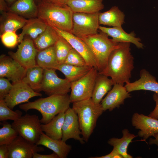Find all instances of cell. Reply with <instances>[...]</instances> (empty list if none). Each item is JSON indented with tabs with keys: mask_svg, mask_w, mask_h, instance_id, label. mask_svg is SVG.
Listing matches in <instances>:
<instances>
[{
	"mask_svg": "<svg viewBox=\"0 0 158 158\" xmlns=\"http://www.w3.org/2000/svg\"><path fill=\"white\" fill-rule=\"evenodd\" d=\"M130 44L119 42L118 47L112 51L109 57L107 68L103 74L110 77L115 84L124 85L130 82L131 72L134 68Z\"/></svg>",
	"mask_w": 158,
	"mask_h": 158,
	"instance_id": "6da1fadb",
	"label": "cell"
},
{
	"mask_svg": "<svg viewBox=\"0 0 158 158\" xmlns=\"http://www.w3.org/2000/svg\"><path fill=\"white\" fill-rule=\"evenodd\" d=\"M71 103L68 94L54 95L20 105L19 108L26 112L31 109L38 111L42 115L41 123L46 124L58 114L65 112Z\"/></svg>",
	"mask_w": 158,
	"mask_h": 158,
	"instance_id": "7a4b0ae2",
	"label": "cell"
},
{
	"mask_svg": "<svg viewBox=\"0 0 158 158\" xmlns=\"http://www.w3.org/2000/svg\"><path fill=\"white\" fill-rule=\"evenodd\" d=\"M37 4V18L48 25L71 32L73 13L67 5L58 6L42 0Z\"/></svg>",
	"mask_w": 158,
	"mask_h": 158,
	"instance_id": "3957f363",
	"label": "cell"
},
{
	"mask_svg": "<svg viewBox=\"0 0 158 158\" xmlns=\"http://www.w3.org/2000/svg\"><path fill=\"white\" fill-rule=\"evenodd\" d=\"M72 108L78 115L82 137L87 142L104 111L101 105L95 103L90 98L73 103Z\"/></svg>",
	"mask_w": 158,
	"mask_h": 158,
	"instance_id": "277c9868",
	"label": "cell"
},
{
	"mask_svg": "<svg viewBox=\"0 0 158 158\" xmlns=\"http://www.w3.org/2000/svg\"><path fill=\"white\" fill-rule=\"evenodd\" d=\"M108 36L100 31L96 34L80 38L90 48L95 58L98 72L103 74L106 70L111 53L119 46V43L114 42Z\"/></svg>",
	"mask_w": 158,
	"mask_h": 158,
	"instance_id": "5b68a950",
	"label": "cell"
},
{
	"mask_svg": "<svg viewBox=\"0 0 158 158\" xmlns=\"http://www.w3.org/2000/svg\"><path fill=\"white\" fill-rule=\"evenodd\" d=\"M41 124L37 116L26 114L14 121L11 125L19 135L29 142L36 144L43 132Z\"/></svg>",
	"mask_w": 158,
	"mask_h": 158,
	"instance_id": "8992f818",
	"label": "cell"
},
{
	"mask_svg": "<svg viewBox=\"0 0 158 158\" xmlns=\"http://www.w3.org/2000/svg\"><path fill=\"white\" fill-rule=\"evenodd\" d=\"M98 73L97 69L93 67L81 78L71 83L69 95L71 103L91 98Z\"/></svg>",
	"mask_w": 158,
	"mask_h": 158,
	"instance_id": "52a82bcc",
	"label": "cell"
},
{
	"mask_svg": "<svg viewBox=\"0 0 158 158\" xmlns=\"http://www.w3.org/2000/svg\"><path fill=\"white\" fill-rule=\"evenodd\" d=\"M99 13H73L71 33L79 38L97 33L99 26Z\"/></svg>",
	"mask_w": 158,
	"mask_h": 158,
	"instance_id": "ba28073f",
	"label": "cell"
},
{
	"mask_svg": "<svg viewBox=\"0 0 158 158\" xmlns=\"http://www.w3.org/2000/svg\"><path fill=\"white\" fill-rule=\"evenodd\" d=\"M55 69H44L43 77L39 92L43 91L48 96L65 95L71 90V83L66 78H59Z\"/></svg>",
	"mask_w": 158,
	"mask_h": 158,
	"instance_id": "9c48e42d",
	"label": "cell"
},
{
	"mask_svg": "<svg viewBox=\"0 0 158 158\" xmlns=\"http://www.w3.org/2000/svg\"><path fill=\"white\" fill-rule=\"evenodd\" d=\"M38 50L34 42L29 37L24 38L15 52L9 51V56L26 69L37 65L36 57Z\"/></svg>",
	"mask_w": 158,
	"mask_h": 158,
	"instance_id": "30bf717a",
	"label": "cell"
},
{
	"mask_svg": "<svg viewBox=\"0 0 158 158\" xmlns=\"http://www.w3.org/2000/svg\"><path fill=\"white\" fill-rule=\"evenodd\" d=\"M12 84L11 90L4 99L8 106L11 109L20 104L29 102V99L32 97L42 95L22 81Z\"/></svg>",
	"mask_w": 158,
	"mask_h": 158,
	"instance_id": "8fae6325",
	"label": "cell"
},
{
	"mask_svg": "<svg viewBox=\"0 0 158 158\" xmlns=\"http://www.w3.org/2000/svg\"><path fill=\"white\" fill-rule=\"evenodd\" d=\"M51 26L59 35L66 40L83 56L88 66L97 69L95 58L90 48L84 41L70 32Z\"/></svg>",
	"mask_w": 158,
	"mask_h": 158,
	"instance_id": "7c38bea8",
	"label": "cell"
},
{
	"mask_svg": "<svg viewBox=\"0 0 158 158\" xmlns=\"http://www.w3.org/2000/svg\"><path fill=\"white\" fill-rule=\"evenodd\" d=\"M27 69L10 56H0V77H6L12 83L22 81Z\"/></svg>",
	"mask_w": 158,
	"mask_h": 158,
	"instance_id": "4fadbf2b",
	"label": "cell"
},
{
	"mask_svg": "<svg viewBox=\"0 0 158 158\" xmlns=\"http://www.w3.org/2000/svg\"><path fill=\"white\" fill-rule=\"evenodd\" d=\"M8 158H32L33 153L43 152L44 148L39 147L18 135L10 144Z\"/></svg>",
	"mask_w": 158,
	"mask_h": 158,
	"instance_id": "5bb4252c",
	"label": "cell"
},
{
	"mask_svg": "<svg viewBox=\"0 0 158 158\" xmlns=\"http://www.w3.org/2000/svg\"><path fill=\"white\" fill-rule=\"evenodd\" d=\"M82 135L78 115L72 108L70 107L65 112V116L62 128L61 140L66 142L73 139L81 144L85 143Z\"/></svg>",
	"mask_w": 158,
	"mask_h": 158,
	"instance_id": "9a60e30c",
	"label": "cell"
},
{
	"mask_svg": "<svg viewBox=\"0 0 158 158\" xmlns=\"http://www.w3.org/2000/svg\"><path fill=\"white\" fill-rule=\"evenodd\" d=\"M133 126L140 130L138 135L145 140L158 133V119L135 113L131 120Z\"/></svg>",
	"mask_w": 158,
	"mask_h": 158,
	"instance_id": "2e32d148",
	"label": "cell"
},
{
	"mask_svg": "<svg viewBox=\"0 0 158 158\" xmlns=\"http://www.w3.org/2000/svg\"><path fill=\"white\" fill-rule=\"evenodd\" d=\"M125 86L116 83L101 102L104 111H112L124 104L125 99L131 97Z\"/></svg>",
	"mask_w": 158,
	"mask_h": 158,
	"instance_id": "e0dca14e",
	"label": "cell"
},
{
	"mask_svg": "<svg viewBox=\"0 0 158 158\" xmlns=\"http://www.w3.org/2000/svg\"><path fill=\"white\" fill-rule=\"evenodd\" d=\"M140 78L133 83L126 84V87L129 92L139 90H146L154 92L158 96V82L155 77L145 69L140 72Z\"/></svg>",
	"mask_w": 158,
	"mask_h": 158,
	"instance_id": "ac0fdd59",
	"label": "cell"
},
{
	"mask_svg": "<svg viewBox=\"0 0 158 158\" xmlns=\"http://www.w3.org/2000/svg\"><path fill=\"white\" fill-rule=\"evenodd\" d=\"M99 29L111 37L112 40L115 42L132 43L138 48H143L144 45L140 42V39L135 37L134 32L127 33L123 29L122 26L108 28L99 25Z\"/></svg>",
	"mask_w": 158,
	"mask_h": 158,
	"instance_id": "d6986e66",
	"label": "cell"
},
{
	"mask_svg": "<svg viewBox=\"0 0 158 158\" xmlns=\"http://www.w3.org/2000/svg\"><path fill=\"white\" fill-rule=\"evenodd\" d=\"M0 35L7 31L16 32L22 28L28 20L16 13L7 11L1 13Z\"/></svg>",
	"mask_w": 158,
	"mask_h": 158,
	"instance_id": "ffe728a7",
	"label": "cell"
},
{
	"mask_svg": "<svg viewBox=\"0 0 158 158\" xmlns=\"http://www.w3.org/2000/svg\"><path fill=\"white\" fill-rule=\"evenodd\" d=\"M103 0H67L66 4L73 13H95L104 8Z\"/></svg>",
	"mask_w": 158,
	"mask_h": 158,
	"instance_id": "44dd1931",
	"label": "cell"
},
{
	"mask_svg": "<svg viewBox=\"0 0 158 158\" xmlns=\"http://www.w3.org/2000/svg\"><path fill=\"white\" fill-rule=\"evenodd\" d=\"M37 145H42L52 150L59 158L67 157L71 150V146L67 144L61 140L52 138L42 132L40 139L36 143Z\"/></svg>",
	"mask_w": 158,
	"mask_h": 158,
	"instance_id": "7402d4cb",
	"label": "cell"
},
{
	"mask_svg": "<svg viewBox=\"0 0 158 158\" xmlns=\"http://www.w3.org/2000/svg\"><path fill=\"white\" fill-rule=\"evenodd\" d=\"M8 11L31 18L37 17L38 7L35 0H17L9 7Z\"/></svg>",
	"mask_w": 158,
	"mask_h": 158,
	"instance_id": "603a6c76",
	"label": "cell"
},
{
	"mask_svg": "<svg viewBox=\"0 0 158 158\" xmlns=\"http://www.w3.org/2000/svg\"><path fill=\"white\" fill-rule=\"evenodd\" d=\"M115 83L108 77L98 73L96 78L91 98L97 104H100L104 95L111 89Z\"/></svg>",
	"mask_w": 158,
	"mask_h": 158,
	"instance_id": "cb8c5ba5",
	"label": "cell"
},
{
	"mask_svg": "<svg viewBox=\"0 0 158 158\" xmlns=\"http://www.w3.org/2000/svg\"><path fill=\"white\" fill-rule=\"evenodd\" d=\"M47 25L37 17L28 19L18 36V42H21L25 35L28 36L34 40L45 30Z\"/></svg>",
	"mask_w": 158,
	"mask_h": 158,
	"instance_id": "d4e9b609",
	"label": "cell"
},
{
	"mask_svg": "<svg viewBox=\"0 0 158 158\" xmlns=\"http://www.w3.org/2000/svg\"><path fill=\"white\" fill-rule=\"evenodd\" d=\"M125 15L118 7L114 6L108 11L99 13V25L110 26H122L124 23Z\"/></svg>",
	"mask_w": 158,
	"mask_h": 158,
	"instance_id": "484cf974",
	"label": "cell"
},
{
	"mask_svg": "<svg viewBox=\"0 0 158 158\" xmlns=\"http://www.w3.org/2000/svg\"><path fill=\"white\" fill-rule=\"evenodd\" d=\"M65 112L61 113L54 116L46 124H42V131L48 137L55 139L61 140L62 128Z\"/></svg>",
	"mask_w": 158,
	"mask_h": 158,
	"instance_id": "4316f807",
	"label": "cell"
},
{
	"mask_svg": "<svg viewBox=\"0 0 158 158\" xmlns=\"http://www.w3.org/2000/svg\"><path fill=\"white\" fill-rule=\"evenodd\" d=\"M93 67L77 66L65 63L59 64L56 68L61 72L70 83L75 81L85 75Z\"/></svg>",
	"mask_w": 158,
	"mask_h": 158,
	"instance_id": "83f0119b",
	"label": "cell"
},
{
	"mask_svg": "<svg viewBox=\"0 0 158 158\" xmlns=\"http://www.w3.org/2000/svg\"><path fill=\"white\" fill-rule=\"evenodd\" d=\"M37 65L44 69L56 70L59 63L56 59L54 45L38 51L36 57Z\"/></svg>",
	"mask_w": 158,
	"mask_h": 158,
	"instance_id": "f1b7e54d",
	"label": "cell"
},
{
	"mask_svg": "<svg viewBox=\"0 0 158 158\" xmlns=\"http://www.w3.org/2000/svg\"><path fill=\"white\" fill-rule=\"evenodd\" d=\"M123 136L120 138H110L108 143L116 149L124 158H132L133 157L128 153L127 148L132 140L137 136L130 133L127 129L122 131Z\"/></svg>",
	"mask_w": 158,
	"mask_h": 158,
	"instance_id": "f546056e",
	"label": "cell"
},
{
	"mask_svg": "<svg viewBox=\"0 0 158 158\" xmlns=\"http://www.w3.org/2000/svg\"><path fill=\"white\" fill-rule=\"evenodd\" d=\"M59 36L52 26L48 25L45 30L33 41L35 47L39 51L54 45Z\"/></svg>",
	"mask_w": 158,
	"mask_h": 158,
	"instance_id": "4dcf8cb0",
	"label": "cell"
},
{
	"mask_svg": "<svg viewBox=\"0 0 158 158\" xmlns=\"http://www.w3.org/2000/svg\"><path fill=\"white\" fill-rule=\"evenodd\" d=\"M44 69L37 65L27 69L25 75L22 80L35 91H39L43 77Z\"/></svg>",
	"mask_w": 158,
	"mask_h": 158,
	"instance_id": "1f68e13d",
	"label": "cell"
},
{
	"mask_svg": "<svg viewBox=\"0 0 158 158\" xmlns=\"http://www.w3.org/2000/svg\"><path fill=\"white\" fill-rule=\"evenodd\" d=\"M54 46L58 63H63L72 47L66 40L60 35Z\"/></svg>",
	"mask_w": 158,
	"mask_h": 158,
	"instance_id": "d6a6232c",
	"label": "cell"
},
{
	"mask_svg": "<svg viewBox=\"0 0 158 158\" xmlns=\"http://www.w3.org/2000/svg\"><path fill=\"white\" fill-rule=\"evenodd\" d=\"M2 127L0 128V145L11 144L18 135L17 131L11 124L6 121L1 123Z\"/></svg>",
	"mask_w": 158,
	"mask_h": 158,
	"instance_id": "836d02e7",
	"label": "cell"
},
{
	"mask_svg": "<svg viewBox=\"0 0 158 158\" xmlns=\"http://www.w3.org/2000/svg\"><path fill=\"white\" fill-rule=\"evenodd\" d=\"M7 105L4 99L0 100V121L4 122L7 120L13 121L18 119L22 116V113L20 110L13 111Z\"/></svg>",
	"mask_w": 158,
	"mask_h": 158,
	"instance_id": "e575fe53",
	"label": "cell"
},
{
	"mask_svg": "<svg viewBox=\"0 0 158 158\" xmlns=\"http://www.w3.org/2000/svg\"><path fill=\"white\" fill-rule=\"evenodd\" d=\"M63 63L77 66H88L83 56L73 48Z\"/></svg>",
	"mask_w": 158,
	"mask_h": 158,
	"instance_id": "d590c367",
	"label": "cell"
},
{
	"mask_svg": "<svg viewBox=\"0 0 158 158\" xmlns=\"http://www.w3.org/2000/svg\"><path fill=\"white\" fill-rule=\"evenodd\" d=\"M3 44L8 48L15 47L18 42V36L16 32L7 31L0 35Z\"/></svg>",
	"mask_w": 158,
	"mask_h": 158,
	"instance_id": "8d00e7d4",
	"label": "cell"
},
{
	"mask_svg": "<svg viewBox=\"0 0 158 158\" xmlns=\"http://www.w3.org/2000/svg\"><path fill=\"white\" fill-rule=\"evenodd\" d=\"M13 86L8 79L0 77V100L4 99Z\"/></svg>",
	"mask_w": 158,
	"mask_h": 158,
	"instance_id": "74e56055",
	"label": "cell"
},
{
	"mask_svg": "<svg viewBox=\"0 0 158 158\" xmlns=\"http://www.w3.org/2000/svg\"><path fill=\"white\" fill-rule=\"evenodd\" d=\"M90 158H123V156L118 151L113 148L112 151L109 154L105 155L99 157H92Z\"/></svg>",
	"mask_w": 158,
	"mask_h": 158,
	"instance_id": "f35d334b",
	"label": "cell"
},
{
	"mask_svg": "<svg viewBox=\"0 0 158 158\" xmlns=\"http://www.w3.org/2000/svg\"><path fill=\"white\" fill-rule=\"evenodd\" d=\"M153 98L156 103V106L154 110L148 116L156 119H158V96L155 93L153 95Z\"/></svg>",
	"mask_w": 158,
	"mask_h": 158,
	"instance_id": "ab89813d",
	"label": "cell"
},
{
	"mask_svg": "<svg viewBox=\"0 0 158 158\" xmlns=\"http://www.w3.org/2000/svg\"><path fill=\"white\" fill-rule=\"evenodd\" d=\"M9 152V149L8 145H0V158H8Z\"/></svg>",
	"mask_w": 158,
	"mask_h": 158,
	"instance_id": "60d3db41",
	"label": "cell"
},
{
	"mask_svg": "<svg viewBox=\"0 0 158 158\" xmlns=\"http://www.w3.org/2000/svg\"><path fill=\"white\" fill-rule=\"evenodd\" d=\"M33 158H59L58 156L55 153L49 154H39L37 152H34Z\"/></svg>",
	"mask_w": 158,
	"mask_h": 158,
	"instance_id": "b9f144b4",
	"label": "cell"
},
{
	"mask_svg": "<svg viewBox=\"0 0 158 158\" xmlns=\"http://www.w3.org/2000/svg\"><path fill=\"white\" fill-rule=\"evenodd\" d=\"M51 4L59 6L66 5L67 0H42Z\"/></svg>",
	"mask_w": 158,
	"mask_h": 158,
	"instance_id": "7bdbcfd3",
	"label": "cell"
},
{
	"mask_svg": "<svg viewBox=\"0 0 158 158\" xmlns=\"http://www.w3.org/2000/svg\"><path fill=\"white\" fill-rule=\"evenodd\" d=\"M5 0H0V11L1 13L8 11L9 7L7 5Z\"/></svg>",
	"mask_w": 158,
	"mask_h": 158,
	"instance_id": "ee69618b",
	"label": "cell"
},
{
	"mask_svg": "<svg viewBox=\"0 0 158 158\" xmlns=\"http://www.w3.org/2000/svg\"><path fill=\"white\" fill-rule=\"evenodd\" d=\"M153 137L154 138H150L149 143L150 145L155 144L157 145L158 147L157 150L158 151V133L155 134Z\"/></svg>",
	"mask_w": 158,
	"mask_h": 158,
	"instance_id": "f6af8a7d",
	"label": "cell"
},
{
	"mask_svg": "<svg viewBox=\"0 0 158 158\" xmlns=\"http://www.w3.org/2000/svg\"><path fill=\"white\" fill-rule=\"evenodd\" d=\"M9 4H13L17 0H5Z\"/></svg>",
	"mask_w": 158,
	"mask_h": 158,
	"instance_id": "bcb514c9",
	"label": "cell"
},
{
	"mask_svg": "<svg viewBox=\"0 0 158 158\" xmlns=\"http://www.w3.org/2000/svg\"><path fill=\"white\" fill-rule=\"evenodd\" d=\"M40 0H35V1L36 3H37H37L40 1Z\"/></svg>",
	"mask_w": 158,
	"mask_h": 158,
	"instance_id": "7dc6e473",
	"label": "cell"
}]
</instances>
